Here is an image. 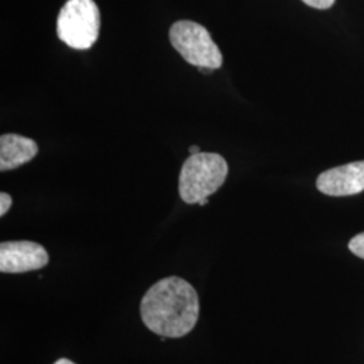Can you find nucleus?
Returning <instances> with one entry per match:
<instances>
[{"instance_id": "nucleus-1", "label": "nucleus", "mask_w": 364, "mask_h": 364, "mask_svg": "<svg viewBox=\"0 0 364 364\" xmlns=\"http://www.w3.org/2000/svg\"><path fill=\"white\" fill-rule=\"evenodd\" d=\"M198 314V294L180 277L162 278L147 290L141 302L144 326L162 338L186 336L197 324Z\"/></svg>"}, {"instance_id": "nucleus-2", "label": "nucleus", "mask_w": 364, "mask_h": 364, "mask_svg": "<svg viewBox=\"0 0 364 364\" xmlns=\"http://www.w3.org/2000/svg\"><path fill=\"white\" fill-rule=\"evenodd\" d=\"M228 176L227 161L216 153H198L182 165L178 192L183 203L198 204L216 193Z\"/></svg>"}, {"instance_id": "nucleus-3", "label": "nucleus", "mask_w": 364, "mask_h": 364, "mask_svg": "<svg viewBox=\"0 0 364 364\" xmlns=\"http://www.w3.org/2000/svg\"><path fill=\"white\" fill-rule=\"evenodd\" d=\"M100 23L95 0H68L57 18V36L75 50H88L99 38Z\"/></svg>"}, {"instance_id": "nucleus-4", "label": "nucleus", "mask_w": 364, "mask_h": 364, "mask_svg": "<svg viewBox=\"0 0 364 364\" xmlns=\"http://www.w3.org/2000/svg\"><path fill=\"white\" fill-rule=\"evenodd\" d=\"M169 38L171 46L188 64L210 70L223 66L220 49L203 25L192 21H178L170 27Z\"/></svg>"}, {"instance_id": "nucleus-5", "label": "nucleus", "mask_w": 364, "mask_h": 364, "mask_svg": "<svg viewBox=\"0 0 364 364\" xmlns=\"http://www.w3.org/2000/svg\"><path fill=\"white\" fill-rule=\"evenodd\" d=\"M49 263V254L43 246L30 240L3 242L0 245V272L21 274L34 272Z\"/></svg>"}, {"instance_id": "nucleus-6", "label": "nucleus", "mask_w": 364, "mask_h": 364, "mask_svg": "<svg viewBox=\"0 0 364 364\" xmlns=\"http://www.w3.org/2000/svg\"><path fill=\"white\" fill-rule=\"evenodd\" d=\"M317 189L326 196L343 197L364 191V161L326 170L317 178Z\"/></svg>"}, {"instance_id": "nucleus-7", "label": "nucleus", "mask_w": 364, "mask_h": 364, "mask_svg": "<svg viewBox=\"0 0 364 364\" xmlns=\"http://www.w3.org/2000/svg\"><path fill=\"white\" fill-rule=\"evenodd\" d=\"M39 147L34 139L18 134H4L0 136V170H14L38 154Z\"/></svg>"}, {"instance_id": "nucleus-8", "label": "nucleus", "mask_w": 364, "mask_h": 364, "mask_svg": "<svg viewBox=\"0 0 364 364\" xmlns=\"http://www.w3.org/2000/svg\"><path fill=\"white\" fill-rule=\"evenodd\" d=\"M348 247L351 250L352 254H355L356 257L364 259V232L356 235L350 242Z\"/></svg>"}, {"instance_id": "nucleus-9", "label": "nucleus", "mask_w": 364, "mask_h": 364, "mask_svg": "<svg viewBox=\"0 0 364 364\" xmlns=\"http://www.w3.org/2000/svg\"><path fill=\"white\" fill-rule=\"evenodd\" d=\"M305 4H308L309 7L313 9H318V10H326L331 9L335 4V0H302Z\"/></svg>"}, {"instance_id": "nucleus-10", "label": "nucleus", "mask_w": 364, "mask_h": 364, "mask_svg": "<svg viewBox=\"0 0 364 364\" xmlns=\"http://www.w3.org/2000/svg\"><path fill=\"white\" fill-rule=\"evenodd\" d=\"M11 205H13L11 196L6 192H1L0 193V216H4L9 212V209L11 208Z\"/></svg>"}, {"instance_id": "nucleus-11", "label": "nucleus", "mask_w": 364, "mask_h": 364, "mask_svg": "<svg viewBox=\"0 0 364 364\" xmlns=\"http://www.w3.org/2000/svg\"><path fill=\"white\" fill-rule=\"evenodd\" d=\"M198 153H201V150H200L198 146H191V147H189V154H191V156H195V154H198Z\"/></svg>"}, {"instance_id": "nucleus-12", "label": "nucleus", "mask_w": 364, "mask_h": 364, "mask_svg": "<svg viewBox=\"0 0 364 364\" xmlns=\"http://www.w3.org/2000/svg\"><path fill=\"white\" fill-rule=\"evenodd\" d=\"M54 364H76L75 363V362H72V360H69V359H65V358H64V359H60V360H57V362H55V363Z\"/></svg>"}, {"instance_id": "nucleus-13", "label": "nucleus", "mask_w": 364, "mask_h": 364, "mask_svg": "<svg viewBox=\"0 0 364 364\" xmlns=\"http://www.w3.org/2000/svg\"><path fill=\"white\" fill-rule=\"evenodd\" d=\"M209 200L208 198H204V200H201L200 203H198V205H201V207H204V205H207L208 204Z\"/></svg>"}]
</instances>
